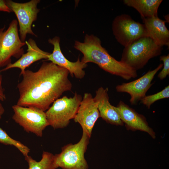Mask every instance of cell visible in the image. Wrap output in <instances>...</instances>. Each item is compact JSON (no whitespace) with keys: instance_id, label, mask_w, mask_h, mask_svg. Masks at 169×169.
Listing matches in <instances>:
<instances>
[{"instance_id":"cell-8","label":"cell","mask_w":169,"mask_h":169,"mask_svg":"<svg viewBox=\"0 0 169 169\" xmlns=\"http://www.w3.org/2000/svg\"><path fill=\"white\" fill-rule=\"evenodd\" d=\"M112 30L117 41L124 47L140 38L148 37L144 25L125 14L115 17L112 22Z\"/></svg>"},{"instance_id":"cell-7","label":"cell","mask_w":169,"mask_h":169,"mask_svg":"<svg viewBox=\"0 0 169 169\" xmlns=\"http://www.w3.org/2000/svg\"><path fill=\"white\" fill-rule=\"evenodd\" d=\"M12 118L28 133H32L41 137L43 131L49 125L45 112L32 107L14 105Z\"/></svg>"},{"instance_id":"cell-2","label":"cell","mask_w":169,"mask_h":169,"mask_svg":"<svg viewBox=\"0 0 169 169\" xmlns=\"http://www.w3.org/2000/svg\"><path fill=\"white\" fill-rule=\"evenodd\" d=\"M74 47L83 54L81 61L91 62L112 74L128 80L137 76V71L111 56L101 45L100 39L93 34H86L84 41H75Z\"/></svg>"},{"instance_id":"cell-22","label":"cell","mask_w":169,"mask_h":169,"mask_svg":"<svg viewBox=\"0 0 169 169\" xmlns=\"http://www.w3.org/2000/svg\"><path fill=\"white\" fill-rule=\"evenodd\" d=\"M0 11L8 13L12 12L11 10L6 5L5 0H0Z\"/></svg>"},{"instance_id":"cell-19","label":"cell","mask_w":169,"mask_h":169,"mask_svg":"<svg viewBox=\"0 0 169 169\" xmlns=\"http://www.w3.org/2000/svg\"><path fill=\"white\" fill-rule=\"evenodd\" d=\"M1 116L0 115V120ZM0 143L5 145L14 146L25 157L28 156L30 149L26 146L18 141L13 139L7 133L0 127Z\"/></svg>"},{"instance_id":"cell-18","label":"cell","mask_w":169,"mask_h":169,"mask_svg":"<svg viewBox=\"0 0 169 169\" xmlns=\"http://www.w3.org/2000/svg\"><path fill=\"white\" fill-rule=\"evenodd\" d=\"M28 165V169H56L54 155L51 153L44 151L42 159L39 161L33 159L28 155L25 157Z\"/></svg>"},{"instance_id":"cell-25","label":"cell","mask_w":169,"mask_h":169,"mask_svg":"<svg viewBox=\"0 0 169 169\" xmlns=\"http://www.w3.org/2000/svg\"><path fill=\"white\" fill-rule=\"evenodd\" d=\"M165 17V19L166 20V22H168H168H169V21L168 20H168H169V16H168V15H166L165 16H164Z\"/></svg>"},{"instance_id":"cell-24","label":"cell","mask_w":169,"mask_h":169,"mask_svg":"<svg viewBox=\"0 0 169 169\" xmlns=\"http://www.w3.org/2000/svg\"><path fill=\"white\" fill-rule=\"evenodd\" d=\"M4 108L0 102V115L1 116L4 113Z\"/></svg>"},{"instance_id":"cell-15","label":"cell","mask_w":169,"mask_h":169,"mask_svg":"<svg viewBox=\"0 0 169 169\" xmlns=\"http://www.w3.org/2000/svg\"><path fill=\"white\" fill-rule=\"evenodd\" d=\"M108 89L103 87L99 88L96 91L94 97L98 103L100 117L107 123L117 125H123L121 120L115 107L111 105L109 101Z\"/></svg>"},{"instance_id":"cell-13","label":"cell","mask_w":169,"mask_h":169,"mask_svg":"<svg viewBox=\"0 0 169 169\" xmlns=\"http://www.w3.org/2000/svg\"><path fill=\"white\" fill-rule=\"evenodd\" d=\"M115 107L121 120L125 124L128 130L145 132L152 138H156L155 132L149 127L146 118L143 115L139 114L121 100Z\"/></svg>"},{"instance_id":"cell-10","label":"cell","mask_w":169,"mask_h":169,"mask_svg":"<svg viewBox=\"0 0 169 169\" xmlns=\"http://www.w3.org/2000/svg\"><path fill=\"white\" fill-rule=\"evenodd\" d=\"M160 64L155 69L149 70L143 76L134 81L124 83L117 85L115 89L118 92L126 93L131 96L130 102L132 105H136L144 97L153 83L155 76L163 67Z\"/></svg>"},{"instance_id":"cell-11","label":"cell","mask_w":169,"mask_h":169,"mask_svg":"<svg viewBox=\"0 0 169 169\" xmlns=\"http://www.w3.org/2000/svg\"><path fill=\"white\" fill-rule=\"evenodd\" d=\"M99 117L97 102L90 93H85L74 119V121L80 125L83 132L90 138L95 124Z\"/></svg>"},{"instance_id":"cell-5","label":"cell","mask_w":169,"mask_h":169,"mask_svg":"<svg viewBox=\"0 0 169 169\" xmlns=\"http://www.w3.org/2000/svg\"><path fill=\"white\" fill-rule=\"evenodd\" d=\"M90 138L83 132L81 137L77 143L69 144L63 147L61 152L54 155L57 167L63 169H88L89 166L84 154Z\"/></svg>"},{"instance_id":"cell-3","label":"cell","mask_w":169,"mask_h":169,"mask_svg":"<svg viewBox=\"0 0 169 169\" xmlns=\"http://www.w3.org/2000/svg\"><path fill=\"white\" fill-rule=\"evenodd\" d=\"M162 49L149 37H142L124 48L120 61L137 71L150 59L160 55Z\"/></svg>"},{"instance_id":"cell-20","label":"cell","mask_w":169,"mask_h":169,"mask_svg":"<svg viewBox=\"0 0 169 169\" xmlns=\"http://www.w3.org/2000/svg\"><path fill=\"white\" fill-rule=\"evenodd\" d=\"M169 97V86L154 94L146 96L140 101L141 103L150 109L151 105L156 101Z\"/></svg>"},{"instance_id":"cell-23","label":"cell","mask_w":169,"mask_h":169,"mask_svg":"<svg viewBox=\"0 0 169 169\" xmlns=\"http://www.w3.org/2000/svg\"><path fill=\"white\" fill-rule=\"evenodd\" d=\"M2 77L0 73V100L3 101L6 100V97L2 87Z\"/></svg>"},{"instance_id":"cell-16","label":"cell","mask_w":169,"mask_h":169,"mask_svg":"<svg viewBox=\"0 0 169 169\" xmlns=\"http://www.w3.org/2000/svg\"><path fill=\"white\" fill-rule=\"evenodd\" d=\"M148 37L158 46H169V31L165 25L166 22L158 16L142 18Z\"/></svg>"},{"instance_id":"cell-6","label":"cell","mask_w":169,"mask_h":169,"mask_svg":"<svg viewBox=\"0 0 169 169\" xmlns=\"http://www.w3.org/2000/svg\"><path fill=\"white\" fill-rule=\"evenodd\" d=\"M18 21L13 20L8 28L0 29V68L11 63L12 57L19 58L24 54L23 47L26 44L19 36Z\"/></svg>"},{"instance_id":"cell-21","label":"cell","mask_w":169,"mask_h":169,"mask_svg":"<svg viewBox=\"0 0 169 169\" xmlns=\"http://www.w3.org/2000/svg\"><path fill=\"white\" fill-rule=\"evenodd\" d=\"M160 60L163 62V69L159 73L158 77L160 80H163L169 74V54L160 57Z\"/></svg>"},{"instance_id":"cell-12","label":"cell","mask_w":169,"mask_h":169,"mask_svg":"<svg viewBox=\"0 0 169 169\" xmlns=\"http://www.w3.org/2000/svg\"><path fill=\"white\" fill-rule=\"evenodd\" d=\"M48 42L53 45L54 49L47 60L66 69L72 77L79 79L84 78L85 75L84 69L87 66V64L82 62L79 57L75 62L70 61L66 58L61 50L59 37L49 38Z\"/></svg>"},{"instance_id":"cell-4","label":"cell","mask_w":169,"mask_h":169,"mask_svg":"<svg viewBox=\"0 0 169 169\" xmlns=\"http://www.w3.org/2000/svg\"><path fill=\"white\" fill-rule=\"evenodd\" d=\"M82 99L75 93L72 97L64 96L55 100L45 112L49 125L55 129L67 126L74 118Z\"/></svg>"},{"instance_id":"cell-1","label":"cell","mask_w":169,"mask_h":169,"mask_svg":"<svg viewBox=\"0 0 169 169\" xmlns=\"http://www.w3.org/2000/svg\"><path fill=\"white\" fill-rule=\"evenodd\" d=\"M69 74L51 62H44L36 71L25 70L17 86L19 96L16 105L45 112L64 92L71 90Z\"/></svg>"},{"instance_id":"cell-9","label":"cell","mask_w":169,"mask_h":169,"mask_svg":"<svg viewBox=\"0 0 169 169\" xmlns=\"http://www.w3.org/2000/svg\"><path fill=\"white\" fill-rule=\"evenodd\" d=\"M39 0H32L23 3H18L12 0H5L7 6L16 15L19 25V31L21 41L25 42L27 34L36 37L31 26L36 20L39 9L37 8Z\"/></svg>"},{"instance_id":"cell-17","label":"cell","mask_w":169,"mask_h":169,"mask_svg":"<svg viewBox=\"0 0 169 169\" xmlns=\"http://www.w3.org/2000/svg\"><path fill=\"white\" fill-rule=\"evenodd\" d=\"M124 4L136 9L142 18L158 16V8L162 0H124Z\"/></svg>"},{"instance_id":"cell-14","label":"cell","mask_w":169,"mask_h":169,"mask_svg":"<svg viewBox=\"0 0 169 169\" xmlns=\"http://www.w3.org/2000/svg\"><path fill=\"white\" fill-rule=\"evenodd\" d=\"M25 43L28 48L27 52L23 54L15 62L10 64L0 72L13 68H18L21 70L20 75H22L26 69L33 63L42 59H47L50 53L40 49L34 40L30 38Z\"/></svg>"}]
</instances>
